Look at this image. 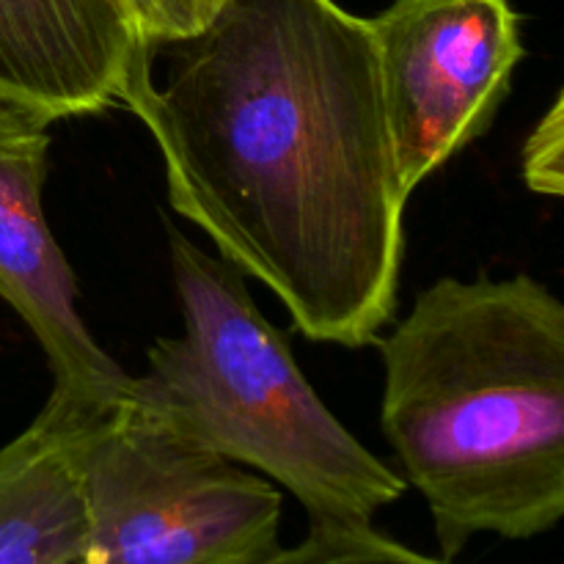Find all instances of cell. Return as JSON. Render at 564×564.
<instances>
[{"label":"cell","mask_w":564,"mask_h":564,"mask_svg":"<svg viewBox=\"0 0 564 564\" xmlns=\"http://www.w3.org/2000/svg\"><path fill=\"white\" fill-rule=\"evenodd\" d=\"M523 182L532 193L560 198L564 193V97L556 94L521 154Z\"/></svg>","instance_id":"30bf717a"},{"label":"cell","mask_w":564,"mask_h":564,"mask_svg":"<svg viewBox=\"0 0 564 564\" xmlns=\"http://www.w3.org/2000/svg\"><path fill=\"white\" fill-rule=\"evenodd\" d=\"M182 336L158 339L127 400L204 452L290 490L308 523L369 527L405 479L367 449L292 358L246 275L169 226Z\"/></svg>","instance_id":"3957f363"},{"label":"cell","mask_w":564,"mask_h":564,"mask_svg":"<svg viewBox=\"0 0 564 564\" xmlns=\"http://www.w3.org/2000/svg\"><path fill=\"white\" fill-rule=\"evenodd\" d=\"M224 0H124L141 36L154 50L202 31Z\"/></svg>","instance_id":"8fae6325"},{"label":"cell","mask_w":564,"mask_h":564,"mask_svg":"<svg viewBox=\"0 0 564 564\" xmlns=\"http://www.w3.org/2000/svg\"><path fill=\"white\" fill-rule=\"evenodd\" d=\"M246 564H449L419 554L369 527L308 523V534L297 545H275Z\"/></svg>","instance_id":"9c48e42d"},{"label":"cell","mask_w":564,"mask_h":564,"mask_svg":"<svg viewBox=\"0 0 564 564\" xmlns=\"http://www.w3.org/2000/svg\"><path fill=\"white\" fill-rule=\"evenodd\" d=\"M380 427L441 560L564 516V303L545 284L441 279L380 339Z\"/></svg>","instance_id":"7a4b0ae2"},{"label":"cell","mask_w":564,"mask_h":564,"mask_svg":"<svg viewBox=\"0 0 564 564\" xmlns=\"http://www.w3.org/2000/svg\"><path fill=\"white\" fill-rule=\"evenodd\" d=\"M380 97L402 191L485 135L523 50L510 0H391L372 17Z\"/></svg>","instance_id":"5b68a950"},{"label":"cell","mask_w":564,"mask_h":564,"mask_svg":"<svg viewBox=\"0 0 564 564\" xmlns=\"http://www.w3.org/2000/svg\"><path fill=\"white\" fill-rule=\"evenodd\" d=\"M83 430L39 413L0 449V564H77L83 556Z\"/></svg>","instance_id":"ba28073f"},{"label":"cell","mask_w":564,"mask_h":564,"mask_svg":"<svg viewBox=\"0 0 564 564\" xmlns=\"http://www.w3.org/2000/svg\"><path fill=\"white\" fill-rule=\"evenodd\" d=\"M154 53L124 0H0V102L50 124L121 105Z\"/></svg>","instance_id":"52a82bcc"},{"label":"cell","mask_w":564,"mask_h":564,"mask_svg":"<svg viewBox=\"0 0 564 564\" xmlns=\"http://www.w3.org/2000/svg\"><path fill=\"white\" fill-rule=\"evenodd\" d=\"M50 121L0 102V301L44 350L53 394L44 416L88 427L119 405L130 378L77 312V279L44 218Z\"/></svg>","instance_id":"8992f818"},{"label":"cell","mask_w":564,"mask_h":564,"mask_svg":"<svg viewBox=\"0 0 564 564\" xmlns=\"http://www.w3.org/2000/svg\"><path fill=\"white\" fill-rule=\"evenodd\" d=\"M121 94L169 202L301 334L364 347L394 319L402 191L369 22L336 0H224Z\"/></svg>","instance_id":"6da1fadb"},{"label":"cell","mask_w":564,"mask_h":564,"mask_svg":"<svg viewBox=\"0 0 564 564\" xmlns=\"http://www.w3.org/2000/svg\"><path fill=\"white\" fill-rule=\"evenodd\" d=\"M86 549L77 564H246L279 545L270 479L204 452L121 400L77 444Z\"/></svg>","instance_id":"277c9868"}]
</instances>
